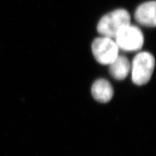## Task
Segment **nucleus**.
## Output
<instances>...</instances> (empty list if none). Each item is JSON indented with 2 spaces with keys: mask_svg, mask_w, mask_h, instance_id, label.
I'll return each mask as SVG.
<instances>
[{
  "mask_svg": "<svg viewBox=\"0 0 156 156\" xmlns=\"http://www.w3.org/2000/svg\"><path fill=\"white\" fill-rule=\"evenodd\" d=\"M131 17L125 9L115 10L102 17L97 26V31L102 37L111 38L115 37L130 24Z\"/></svg>",
  "mask_w": 156,
  "mask_h": 156,
  "instance_id": "nucleus-1",
  "label": "nucleus"
},
{
  "mask_svg": "<svg viewBox=\"0 0 156 156\" xmlns=\"http://www.w3.org/2000/svg\"><path fill=\"white\" fill-rule=\"evenodd\" d=\"M155 64V58L149 52L137 53L131 66V80L133 83L139 86L147 83L152 77Z\"/></svg>",
  "mask_w": 156,
  "mask_h": 156,
  "instance_id": "nucleus-2",
  "label": "nucleus"
},
{
  "mask_svg": "<svg viewBox=\"0 0 156 156\" xmlns=\"http://www.w3.org/2000/svg\"><path fill=\"white\" fill-rule=\"evenodd\" d=\"M119 48L113 39L101 37L92 42V51L96 60L101 65H109L119 56Z\"/></svg>",
  "mask_w": 156,
  "mask_h": 156,
  "instance_id": "nucleus-3",
  "label": "nucleus"
},
{
  "mask_svg": "<svg viewBox=\"0 0 156 156\" xmlns=\"http://www.w3.org/2000/svg\"><path fill=\"white\" fill-rule=\"evenodd\" d=\"M115 42L124 51H139L143 46L144 36L139 27L129 24L115 37Z\"/></svg>",
  "mask_w": 156,
  "mask_h": 156,
  "instance_id": "nucleus-4",
  "label": "nucleus"
},
{
  "mask_svg": "<svg viewBox=\"0 0 156 156\" xmlns=\"http://www.w3.org/2000/svg\"><path fill=\"white\" fill-rule=\"evenodd\" d=\"M155 1L145 2L136 9L135 18L140 24L147 27H155L156 25Z\"/></svg>",
  "mask_w": 156,
  "mask_h": 156,
  "instance_id": "nucleus-5",
  "label": "nucleus"
},
{
  "mask_svg": "<svg viewBox=\"0 0 156 156\" xmlns=\"http://www.w3.org/2000/svg\"><path fill=\"white\" fill-rule=\"evenodd\" d=\"M91 93L96 101L104 104L107 103L112 99L114 90L108 81L104 79H99L92 85Z\"/></svg>",
  "mask_w": 156,
  "mask_h": 156,
  "instance_id": "nucleus-6",
  "label": "nucleus"
},
{
  "mask_svg": "<svg viewBox=\"0 0 156 156\" xmlns=\"http://www.w3.org/2000/svg\"><path fill=\"white\" fill-rule=\"evenodd\" d=\"M131 70V65L128 58L119 55L116 59L109 65L111 76L117 80H123L128 76Z\"/></svg>",
  "mask_w": 156,
  "mask_h": 156,
  "instance_id": "nucleus-7",
  "label": "nucleus"
}]
</instances>
